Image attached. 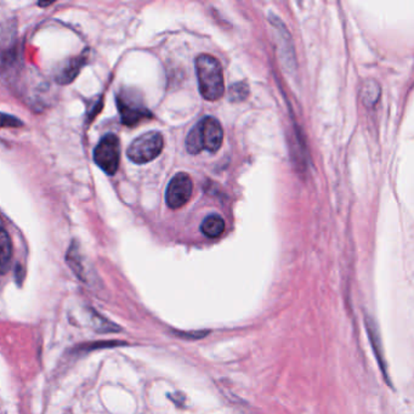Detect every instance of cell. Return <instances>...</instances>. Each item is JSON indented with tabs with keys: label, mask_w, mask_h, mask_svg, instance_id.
<instances>
[{
	"label": "cell",
	"mask_w": 414,
	"mask_h": 414,
	"mask_svg": "<svg viewBox=\"0 0 414 414\" xmlns=\"http://www.w3.org/2000/svg\"><path fill=\"white\" fill-rule=\"evenodd\" d=\"M196 74L198 88L208 101H217L225 91L221 65L212 55L202 54L196 58Z\"/></svg>",
	"instance_id": "cell-1"
},
{
	"label": "cell",
	"mask_w": 414,
	"mask_h": 414,
	"mask_svg": "<svg viewBox=\"0 0 414 414\" xmlns=\"http://www.w3.org/2000/svg\"><path fill=\"white\" fill-rule=\"evenodd\" d=\"M224 130L220 122L213 117H204L186 138V149L188 153L198 155L202 151L215 153L223 145Z\"/></svg>",
	"instance_id": "cell-2"
},
{
	"label": "cell",
	"mask_w": 414,
	"mask_h": 414,
	"mask_svg": "<svg viewBox=\"0 0 414 414\" xmlns=\"http://www.w3.org/2000/svg\"><path fill=\"white\" fill-rule=\"evenodd\" d=\"M164 139L160 131H149L140 135L130 144L127 155L135 164H146L161 155Z\"/></svg>",
	"instance_id": "cell-3"
},
{
	"label": "cell",
	"mask_w": 414,
	"mask_h": 414,
	"mask_svg": "<svg viewBox=\"0 0 414 414\" xmlns=\"http://www.w3.org/2000/svg\"><path fill=\"white\" fill-rule=\"evenodd\" d=\"M95 164L107 175H114L120 162V139L114 134L105 135L94 150Z\"/></svg>",
	"instance_id": "cell-4"
},
{
	"label": "cell",
	"mask_w": 414,
	"mask_h": 414,
	"mask_svg": "<svg viewBox=\"0 0 414 414\" xmlns=\"http://www.w3.org/2000/svg\"><path fill=\"white\" fill-rule=\"evenodd\" d=\"M193 182L186 173H179L171 179L166 192V202L171 209L184 207L191 199Z\"/></svg>",
	"instance_id": "cell-5"
},
{
	"label": "cell",
	"mask_w": 414,
	"mask_h": 414,
	"mask_svg": "<svg viewBox=\"0 0 414 414\" xmlns=\"http://www.w3.org/2000/svg\"><path fill=\"white\" fill-rule=\"evenodd\" d=\"M117 105L120 109L122 122L128 127H134L147 118H151L152 114L141 104L138 98H131L129 94H120L117 98Z\"/></svg>",
	"instance_id": "cell-6"
},
{
	"label": "cell",
	"mask_w": 414,
	"mask_h": 414,
	"mask_svg": "<svg viewBox=\"0 0 414 414\" xmlns=\"http://www.w3.org/2000/svg\"><path fill=\"white\" fill-rule=\"evenodd\" d=\"M88 56L87 52H84L82 55H78L76 57L68 58L66 63L61 65V67L57 69L56 82L60 84L72 83L73 80L77 78L78 74L84 65L87 63Z\"/></svg>",
	"instance_id": "cell-7"
},
{
	"label": "cell",
	"mask_w": 414,
	"mask_h": 414,
	"mask_svg": "<svg viewBox=\"0 0 414 414\" xmlns=\"http://www.w3.org/2000/svg\"><path fill=\"white\" fill-rule=\"evenodd\" d=\"M12 259V243L10 236L6 230H0V276L10 270Z\"/></svg>",
	"instance_id": "cell-8"
},
{
	"label": "cell",
	"mask_w": 414,
	"mask_h": 414,
	"mask_svg": "<svg viewBox=\"0 0 414 414\" xmlns=\"http://www.w3.org/2000/svg\"><path fill=\"white\" fill-rule=\"evenodd\" d=\"M201 231L208 239H218L225 231V221L220 215L212 214L203 220Z\"/></svg>",
	"instance_id": "cell-9"
},
{
	"label": "cell",
	"mask_w": 414,
	"mask_h": 414,
	"mask_svg": "<svg viewBox=\"0 0 414 414\" xmlns=\"http://www.w3.org/2000/svg\"><path fill=\"white\" fill-rule=\"evenodd\" d=\"M66 260H67L68 266L72 269L74 274H77L78 279L84 280L83 261H82L80 250H79V247H78L76 242H73L72 246L68 249Z\"/></svg>",
	"instance_id": "cell-10"
},
{
	"label": "cell",
	"mask_w": 414,
	"mask_h": 414,
	"mask_svg": "<svg viewBox=\"0 0 414 414\" xmlns=\"http://www.w3.org/2000/svg\"><path fill=\"white\" fill-rule=\"evenodd\" d=\"M366 326H367L368 334H369V339H371V342H372L373 349H374V352H375V355H377V358H378L379 366L382 368V371L384 373V377L388 379V372H386V367H385V364H384V360L382 358V347H380V342H379L378 333H377V328L374 326V323H373L372 320L367 317L366 318Z\"/></svg>",
	"instance_id": "cell-11"
},
{
	"label": "cell",
	"mask_w": 414,
	"mask_h": 414,
	"mask_svg": "<svg viewBox=\"0 0 414 414\" xmlns=\"http://www.w3.org/2000/svg\"><path fill=\"white\" fill-rule=\"evenodd\" d=\"M379 95H380V88H379L378 84L373 80H369L362 89L363 104L373 106L378 101Z\"/></svg>",
	"instance_id": "cell-12"
},
{
	"label": "cell",
	"mask_w": 414,
	"mask_h": 414,
	"mask_svg": "<svg viewBox=\"0 0 414 414\" xmlns=\"http://www.w3.org/2000/svg\"><path fill=\"white\" fill-rule=\"evenodd\" d=\"M248 95V87L243 83L233 84L230 89V96L232 101H241Z\"/></svg>",
	"instance_id": "cell-13"
},
{
	"label": "cell",
	"mask_w": 414,
	"mask_h": 414,
	"mask_svg": "<svg viewBox=\"0 0 414 414\" xmlns=\"http://www.w3.org/2000/svg\"><path fill=\"white\" fill-rule=\"evenodd\" d=\"M23 123L15 116L0 112V128H21Z\"/></svg>",
	"instance_id": "cell-14"
},
{
	"label": "cell",
	"mask_w": 414,
	"mask_h": 414,
	"mask_svg": "<svg viewBox=\"0 0 414 414\" xmlns=\"http://www.w3.org/2000/svg\"><path fill=\"white\" fill-rule=\"evenodd\" d=\"M50 4H52V3H38V6H50Z\"/></svg>",
	"instance_id": "cell-15"
},
{
	"label": "cell",
	"mask_w": 414,
	"mask_h": 414,
	"mask_svg": "<svg viewBox=\"0 0 414 414\" xmlns=\"http://www.w3.org/2000/svg\"><path fill=\"white\" fill-rule=\"evenodd\" d=\"M0 230H3V221H1V219H0Z\"/></svg>",
	"instance_id": "cell-16"
}]
</instances>
